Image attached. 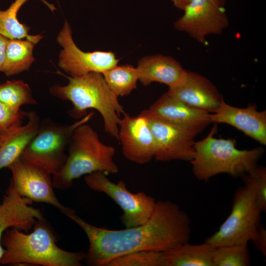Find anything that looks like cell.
I'll use <instances>...</instances> for the list:
<instances>
[{
    "label": "cell",
    "instance_id": "1",
    "mask_svg": "<svg viewBox=\"0 0 266 266\" xmlns=\"http://www.w3.org/2000/svg\"><path fill=\"white\" fill-rule=\"evenodd\" d=\"M86 233L89 247L85 260L93 266H106L112 260L140 251L165 252L188 242L191 222L180 206L169 200L156 201L154 210L142 225L120 230L92 225L72 213L67 215Z\"/></svg>",
    "mask_w": 266,
    "mask_h": 266
},
{
    "label": "cell",
    "instance_id": "2",
    "mask_svg": "<svg viewBox=\"0 0 266 266\" xmlns=\"http://www.w3.org/2000/svg\"><path fill=\"white\" fill-rule=\"evenodd\" d=\"M66 77L68 83L53 85L50 93L71 102L73 107L69 114L72 118L81 119L89 109L98 111L103 119L105 131L118 139L120 116L125 113L118 97L109 88L102 74L91 72L79 76Z\"/></svg>",
    "mask_w": 266,
    "mask_h": 266
},
{
    "label": "cell",
    "instance_id": "3",
    "mask_svg": "<svg viewBox=\"0 0 266 266\" xmlns=\"http://www.w3.org/2000/svg\"><path fill=\"white\" fill-rule=\"evenodd\" d=\"M6 230L1 244L4 252L1 264H32L44 266H80L86 253L64 250L56 243L53 233L42 223L25 233L15 228Z\"/></svg>",
    "mask_w": 266,
    "mask_h": 266
},
{
    "label": "cell",
    "instance_id": "4",
    "mask_svg": "<svg viewBox=\"0 0 266 266\" xmlns=\"http://www.w3.org/2000/svg\"><path fill=\"white\" fill-rule=\"evenodd\" d=\"M216 131L214 126L205 137L195 141L194 155L190 163L196 179L206 182L223 173L242 177L257 166L264 154L263 148L240 150L233 139L216 138Z\"/></svg>",
    "mask_w": 266,
    "mask_h": 266
},
{
    "label": "cell",
    "instance_id": "5",
    "mask_svg": "<svg viewBox=\"0 0 266 266\" xmlns=\"http://www.w3.org/2000/svg\"><path fill=\"white\" fill-rule=\"evenodd\" d=\"M115 154V148L101 142L87 123L79 125L71 136L63 167L52 176L54 187L68 188L75 179L94 172L117 173L119 168L114 160Z\"/></svg>",
    "mask_w": 266,
    "mask_h": 266
},
{
    "label": "cell",
    "instance_id": "6",
    "mask_svg": "<svg viewBox=\"0 0 266 266\" xmlns=\"http://www.w3.org/2000/svg\"><path fill=\"white\" fill-rule=\"evenodd\" d=\"M262 212L254 185L244 183L234 193L229 216L204 242L214 247L248 244L261 225Z\"/></svg>",
    "mask_w": 266,
    "mask_h": 266
},
{
    "label": "cell",
    "instance_id": "7",
    "mask_svg": "<svg viewBox=\"0 0 266 266\" xmlns=\"http://www.w3.org/2000/svg\"><path fill=\"white\" fill-rule=\"evenodd\" d=\"M92 112L69 125L49 123L39 129L22 153L20 159L45 170L51 176L63 167L72 134L79 125L88 123Z\"/></svg>",
    "mask_w": 266,
    "mask_h": 266
},
{
    "label": "cell",
    "instance_id": "8",
    "mask_svg": "<svg viewBox=\"0 0 266 266\" xmlns=\"http://www.w3.org/2000/svg\"><path fill=\"white\" fill-rule=\"evenodd\" d=\"M85 181L91 190L106 194L121 207L123 211L121 221L126 228L144 224L154 210L156 201L153 197L142 192L131 193L124 181L114 183L103 172L86 175Z\"/></svg>",
    "mask_w": 266,
    "mask_h": 266
},
{
    "label": "cell",
    "instance_id": "9",
    "mask_svg": "<svg viewBox=\"0 0 266 266\" xmlns=\"http://www.w3.org/2000/svg\"><path fill=\"white\" fill-rule=\"evenodd\" d=\"M224 3L225 0H192L174 27L205 44L208 35L220 34L229 26Z\"/></svg>",
    "mask_w": 266,
    "mask_h": 266
},
{
    "label": "cell",
    "instance_id": "10",
    "mask_svg": "<svg viewBox=\"0 0 266 266\" xmlns=\"http://www.w3.org/2000/svg\"><path fill=\"white\" fill-rule=\"evenodd\" d=\"M70 26L66 20L57 37L62 47L58 66L70 76H79L91 72L102 73L116 66L119 60L110 51L84 52L75 44Z\"/></svg>",
    "mask_w": 266,
    "mask_h": 266
},
{
    "label": "cell",
    "instance_id": "11",
    "mask_svg": "<svg viewBox=\"0 0 266 266\" xmlns=\"http://www.w3.org/2000/svg\"><path fill=\"white\" fill-rule=\"evenodd\" d=\"M7 168L12 174L10 183L21 196L32 201L50 204L66 216L74 213L58 200L54 191L51 175L45 170L20 159Z\"/></svg>",
    "mask_w": 266,
    "mask_h": 266
},
{
    "label": "cell",
    "instance_id": "12",
    "mask_svg": "<svg viewBox=\"0 0 266 266\" xmlns=\"http://www.w3.org/2000/svg\"><path fill=\"white\" fill-rule=\"evenodd\" d=\"M153 135L158 161L180 160L190 162L194 153L195 133L162 120L143 115Z\"/></svg>",
    "mask_w": 266,
    "mask_h": 266
},
{
    "label": "cell",
    "instance_id": "13",
    "mask_svg": "<svg viewBox=\"0 0 266 266\" xmlns=\"http://www.w3.org/2000/svg\"><path fill=\"white\" fill-rule=\"evenodd\" d=\"M118 140L124 156L130 161L143 165L154 158L155 140L144 116L133 117L125 113L119 120Z\"/></svg>",
    "mask_w": 266,
    "mask_h": 266
},
{
    "label": "cell",
    "instance_id": "14",
    "mask_svg": "<svg viewBox=\"0 0 266 266\" xmlns=\"http://www.w3.org/2000/svg\"><path fill=\"white\" fill-rule=\"evenodd\" d=\"M140 114L182 127L197 135L212 123L211 113L190 106L167 92Z\"/></svg>",
    "mask_w": 266,
    "mask_h": 266
},
{
    "label": "cell",
    "instance_id": "15",
    "mask_svg": "<svg viewBox=\"0 0 266 266\" xmlns=\"http://www.w3.org/2000/svg\"><path fill=\"white\" fill-rule=\"evenodd\" d=\"M32 202L21 196L10 183L0 204V261L4 252L1 239L6 230L11 228L28 232L37 220H42L41 212L31 205Z\"/></svg>",
    "mask_w": 266,
    "mask_h": 266
},
{
    "label": "cell",
    "instance_id": "16",
    "mask_svg": "<svg viewBox=\"0 0 266 266\" xmlns=\"http://www.w3.org/2000/svg\"><path fill=\"white\" fill-rule=\"evenodd\" d=\"M167 93L190 106L210 113L215 112L224 100L208 79L187 70L184 82L177 87L168 89Z\"/></svg>",
    "mask_w": 266,
    "mask_h": 266
},
{
    "label": "cell",
    "instance_id": "17",
    "mask_svg": "<svg viewBox=\"0 0 266 266\" xmlns=\"http://www.w3.org/2000/svg\"><path fill=\"white\" fill-rule=\"evenodd\" d=\"M212 123L232 126L262 145H266V110L259 111L256 104L234 107L224 99L218 109L211 113Z\"/></svg>",
    "mask_w": 266,
    "mask_h": 266
},
{
    "label": "cell",
    "instance_id": "18",
    "mask_svg": "<svg viewBox=\"0 0 266 266\" xmlns=\"http://www.w3.org/2000/svg\"><path fill=\"white\" fill-rule=\"evenodd\" d=\"M136 68L139 81L143 86L158 82L167 85L168 89L180 85L187 72V70L173 58L161 54L142 58Z\"/></svg>",
    "mask_w": 266,
    "mask_h": 266
},
{
    "label": "cell",
    "instance_id": "19",
    "mask_svg": "<svg viewBox=\"0 0 266 266\" xmlns=\"http://www.w3.org/2000/svg\"><path fill=\"white\" fill-rule=\"evenodd\" d=\"M28 121L5 132H0V169L8 167L19 159L37 133L39 118L34 111L27 112Z\"/></svg>",
    "mask_w": 266,
    "mask_h": 266
},
{
    "label": "cell",
    "instance_id": "20",
    "mask_svg": "<svg viewBox=\"0 0 266 266\" xmlns=\"http://www.w3.org/2000/svg\"><path fill=\"white\" fill-rule=\"evenodd\" d=\"M180 244L163 252L165 266H213L215 247L205 242Z\"/></svg>",
    "mask_w": 266,
    "mask_h": 266
},
{
    "label": "cell",
    "instance_id": "21",
    "mask_svg": "<svg viewBox=\"0 0 266 266\" xmlns=\"http://www.w3.org/2000/svg\"><path fill=\"white\" fill-rule=\"evenodd\" d=\"M35 45L28 39L8 38L5 60L0 71L6 76H11L29 69L34 61Z\"/></svg>",
    "mask_w": 266,
    "mask_h": 266
},
{
    "label": "cell",
    "instance_id": "22",
    "mask_svg": "<svg viewBox=\"0 0 266 266\" xmlns=\"http://www.w3.org/2000/svg\"><path fill=\"white\" fill-rule=\"evenodd\" d=\"M28 0H15L6 10L0 9V34L8 39L26 38L36 44L43 36L29 34L30 28L17 18L18 11Z\"/></svg>",
    "mask_w": 266,
    "mask_h": 266
},
{
    "label": "cell",
    "instance_id": "23",
    "mask_svg": "<svg viewBox=\"0 0 266 266\" xmlns=\"http://www.w3.org/2000/svg\"><path fill=\"white\" fill-rule=\"evenodd\" d=\"M102 74L109 88L118 97L130 95L136 88L139 81L137 68L131 65H117Z\"/></svg>",
    "mask_w": 266,
    "mask_h": 266
},
{
    "label": "cell",
    "instance_id": "24",
    "mask_svg": "<svg viewBox=\"0 0 266 266\" xmlns=\"http://www.w3.org/2000/svg\"><path fill=\"white\" fill-rule=\"evenodd\" d=\"M0 101L17 110L24 105L37 104L30 86L23 80H7L0 84Z\"/></svg>",
    "mask_w": 266,
    "mask_h": 266
},
{
    "label": "cell",
    "instance_id": "25",
    "mask_svg": "<svg viewBox=\"0 0 266 266\" xmlns=\"http://www.w3.org/2000/svg\"><path fill=\"white\" fill-rule=\"evenodd\" d=\"M213 266H248L250 265L248 244H233L215 247Z\"/></svg>",
    "mask_w": 266,
    "mask_h": 266
},
{
    "label": "cell",
    "instance_id": "26",
    "mask_svg": "<svg viewBox=\"0 0 266 266\" xmlns=\"http://www.w3.org/2000/svg\"><path fill=\"white\" fill-rule=\"evenodd\" d=\"M106 266H165L164 253L155 251L134 252L112 260Z\"/></svg>",
    "mask_w": 266,
    "mask_h": 266
},
{
    "label": "cell",
    "instance_id": "27",
    "mask_svg": "<svg viewBox=\"0 0 266 266\" xmlns=\"http://www.w3.org/2000/svg\"><path fill=\"white\" fill-rule=\"evenodd\" d=\"M244 183H253L256 188L258 203L262 212H266V168L258 165L244 175Z\"/></svg>",
    "mask_w": 266,
    "mask_h": 266
},
{
    "label": "cell",
    "instance_id": "28",
    "mask_svg": "<svg viewBox=\"0 0 266 266\" xmlns=\"http://www.w3.org/2000/svg\"><path fill=\"white\" fill-rule=\"evenodd\" d=\"M27 112L14 109L0 101V132L23 124Z\"/></svg>",
    "mask_w": 266,
    "mask_h": 266
},
{
    "label": "cell",
    "instance_id": "29",
    "mask_svg": "<svg viewBox=\"0 0 266 266\" xmlns=\"http://www.w3.org/2000/svg\"><path fill=\"white\" fill-rule=\"evenodd\" d=\"M255 249L266 256V230L263 225H260L251 239Z\"/></svg>",
    "mask_w": 266,
    "mask_h": 266
},
{
    "label": "cell",
    "instance_id": "30",
    "mask_svg": "<svg viewBox=\"0 0 266 266\" xmlns=\"http://www.w3.org/2000/svg\"><path fill=\"white\" fill-rule=\"evenodd\" d=\"M8 38L0 34V71L3 65Z\"/></svg>",
    "mask_w": 266,
    "mask_h": 266
},
{
    "label": "cell",
    "instance_id": "31",
    "mask_svg": "<svg viewBox=\"0 0 266 266\" xmlns=\"http://www.w3.org/2000/svg\"><path fill=\"white\" fill-rule=\"evenodd\" d=\"M173 5L177 8L184 10L192 0H170Z\"/></svg>",
    "mask_w": 266,
    "mask_h": 266
}]
</instances>
